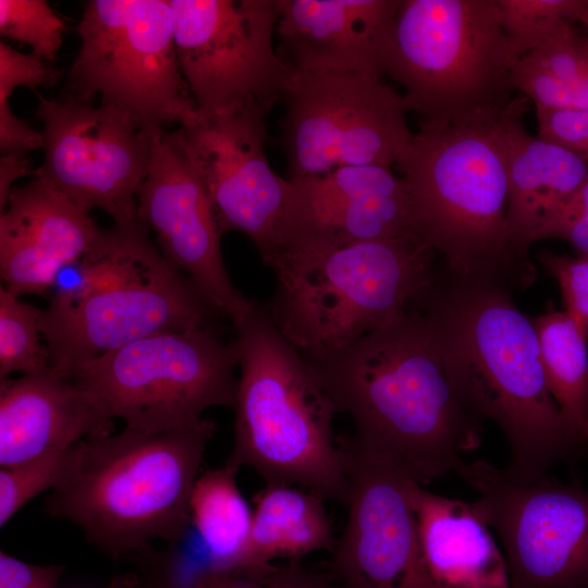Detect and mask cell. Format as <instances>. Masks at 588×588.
<instances>
[{
  "mask_svg": "<svg viewBox=\"0 0 588 588\" xmlns=\"http://www.w3.org/2000/svg\"><path fill=\"white\" fill-rule=\"evenodd\" d=\"M355 450L382 457L425 486L457 474L481 443L482 421L458 393L424 313L412 307L351 345L304 358Z\"/></svg>",
  "mask_w": 588,
  "mask_h": 588,
  "instance_id": "obj_1",
  "label": "cell"
},
{
  "mask_svg": "<svg viewBox=\"0 0 588 588\" xmlns=\"http://www.w3.org/2000/svg\"><path fill=\"white\" fill-rule=\"evenodd\" d=\"M495 283L445 274L417 306L468 408L503 430L511 450L505 474L518 481L547 476L583 449L549 390L532 319Z\"/></svg>",
  "mask_w": 588,
  "mask_h": 588,
  "instance_id": "obj_2",
  "label": "cell"
},
{
  "mask_svg": "<svg viewBox=\"0 0 588 588\" xmlns=\"http://www.w3.org/2000/svg\"><path fill=\"white\" fill-rule=\"evenodd\" d=\"M530 101L517 94L500 115L467 124H425L395 163L411 201L415 235L446 274L512 290L536 275L507 226V151Z\"/></svg>",
  "mask_w": 588,
  "mask_h": 588,
  "instance_id": "obj_3",
  "label": "cell"
},
{
  "mask_svg": "<svg viewBox=\"0 0 588 588\" xmlns=\"http://www.w3.org/2000/svg\"><path fill=\"white\" fill-rule=\"evenodd\" d=\"M216 424L88 438L75 444L44 501L45 512L76 526L111 559L144 553L151 540L179 541Z\"/></svg>",
  "mask_w": 588,
  "mask_h": 588,
  "instance_id": "obj_4",
  "label": "cell"
},
{
  "mask_svg": "<svg viewBox=\"0 0 588 588\" xmlns=\"http://www.w3.org/2000/svg\"><path fill=\"white\" fill-rule=\"evenodd\" d=\"M51 292L39 327L51 367L66 377L136 340L207 327L213 311L164 259L140 220L101 229Z\"/></svg>",
  "mask_w": 588,
  "mask_h": 588,
  "instance_id": "obj_5",
  "label": "cell"
},
{
  "mask_svg": "<svg viewBox=\"0 0 588 588\" xmlns=\"http://www.w3.org/2000/svg\"><path fill=\"white\" fill-rule=\"evenodd\" d=\"M234 329L240 377L225 463L250 467L266 483L302 487L345 504L348 483L333 437V403L265 306L255 301Z\"/></svg>",
  "mask_w": 588,
  "mask_h": 588,
  "instance_id": "obj_6",
  "label": "cell"
},
{
  "mask_svg": "<svg viewBox=\"0 0 588 588\" xmlns=\"http://www.w3.org/2000/svg\"><path fill=\"white\" fill-rule=\"evenodd\" d=\"M417 236L281 249L265 306L304 358L333 354L417 306L440 280Z\"/></svg>",
  "mask_w": 588,
  "mask_h": 588,
  "instance_id": "obj_7",
  "label": "cell"
},
{
  "mask_svg": "<svg viewBox=\"0 0 588 588\" xmlns=\"http://www.w3.org/2000/svg\"><path fill=\"white\" fill-rule=\"evenodd\" d=\"M512 59L495 0H401L384 75L419 123L467 124L514 100Z\"/></svg>",
  "mask_w": 588,
  "mask_h": 588,
  "instance_id": "obj_8",
  "label": "cell"
},
{
  "mask_svg": "<svg viewBox=\"0 0 588 588\" xmlns=\"http://www.w3.org/2000/svg\"><path fill=\"white\" fill-rule=\"evenodd\" d=\"M79 49L65 97L101 103L156 132L193 123L199 112L184 79L169 0H88L76 27Z\"/></svg>",
  "mask_w": 588,
  "mask_h": 588,
  "instance_id": "obj_9",
  "label": "cell"
},
{
  "mask_svg": "<svg viewBox=\"0 0 588 588\" xmlns=\"http://www.w3.org/2000/svg\"><path fill=\"white\" fill-rule=\"evenodd\" d=\"M237 356L210 327L152 334L75 368L69 376L125 428L197 425L212 406L233 407Z\"/></svg>",
  "mask_w": 588,
  "mask_h": 588,
  "instance_id": "obj_10",
  "label": "cell"
},
{
  "mask_svg": "<svg viewBox=\"0 0 588 588\" xmlns=\"http://www.w3.org/2000/svg\"><path fill=\"white\" fill-rule=\"evenodd\" d=\"M283 101L289 179L346 166L391 168L413 136L403 95L377 76L294 71Z\"/></svg>",
  "mask_w": 588,
  "mask_h": 588,
  "instance_id": "obj_11",
  "label": "cell"
},
{
  "mask_svg": "<svg viewBox=\"0 0 588 588\" xmlns=\"http://www.w3.org/2000/svg\"><path fill=\"white\" fill-rule=\"evenodd\" d=\"M184 79L200 114L255 108L266 117L294 74L273 48L279 0H169Z\"/></svg>",
  "mask_w": 588,
  "mask_h": 588,
  "instance_id": "obj_12",
  "label": "cell"
},
{
  "mask_svg": "<svg viewBox=\"0 0 588 588\" xmlns=\"http://www.w3.org/2000/svg\"><path fill=\"white\" fill-rule=\"evenodd\" d=\"M457 475L505 552L511 588H588V491L547 476L518 481L483 460Z\"/></svg>",
  "mask_w": 588,
  "mask_h": 588,
  "instance_id": "obj_13",
  "label": "cell"
},
{
  "mask_svg": "<svg viewBox=\"0 0 588 588\" xmlns=\"http://www.w3.org/2000/svg\"><path fill=\"white\" fill-rule=\"evenodd\" d=\"M44 161L36 177L89 212L132 224L151 162L155 133L128 113L100 103L47 99L37 94Z\"/></svg>",
  "mask_w": 588,
  "mask_h": 588,
  "instance_id": "obj_14",
  "label": "cell"
},
{
  "mask_svg": "<svg viewBox=\"0 0 588 588\" xmlns=\"http://www.w3.org/2000/svg\"><path fill=\"white\" fill-rule=\"evenodd\" d=\"M338 445L348 483L347 517L327 573L346 588H440L422 553L412 479L343 438Z\"/></svg>",
  "mask_w": 588,
  "mask_h": 588,
  "instance_id": "obj_15",
  "label": "cell"
},
{
  "mask_svg": "<svg viewBox=\"0 0 588 588\" xmlns=\"http://www.w3.org/2000/svg\"><path fill=\"white\" fill-rule=\"evenodd\" d=\"M266 115L255 108L200 114L177 131L221 233L238 231L270 267L280 244L287 179L265 154Z\"/></svg>",
  "mask_w": 588,
  "mask_h": 588,
  "instance_id": "obj_16",
  "label": "cell"
},
{
  "mask_svg": "<svg viewBox=\"0 0 588 588\" xmlns=\"http://www.w3.org/2000/svg\"><path fill=\"white\" fill-rule=\"evenodd\" d=\"M137 216L152 231L164 259L185 275L213 309L233 326L252 311L231 282L221 252V231L207 192L177 128L155 133L148 175L137 196Z\"/></svg>",
  "mask_w": 588,
  "mask_h": 588,
  "instance_id": "obj_17",
  "label": "cell"
},
{
  "mask_svg": "<svg viewBox=\"0 0 588 588\" xmlns=\"http://www.w3.org/2000/svg\"><path fill=\"white\" fill-rule=\"evenodd\" d=\"M413 235L408 192L391 168L346 166L321 175L287 179L278 253L287 247L344 246Z\"/></svg>",
  "mask_w": 588,
  "mask_h": 588,
  "instance_id": "obj_18",
  "label": "cell"
},
{
  "mask_svg": "<svg viewBox=\"0 0 588 588\" xmlns=\"http://www.w3.org/2000/svg\"><path fill=\"white\" fill-rule=\"evenodd\" d=\"M89 216L40 180L12 188L0 212V275L13 295H46L100 233Z\"/></svg>",
  "mask_w": 588,
  "mask_h": 588,
  "instance_id": "obj_19",
  "label": "cell"
},
{
  "mask_svg": "<svg viewBox=\"0 0 588 588\" xmlns=\"http://www.w3.org/2000/svg\"><path fill=\"white\" fill-rule=\"evenodd\" d=\"M401 0H279L277 34L296 72L384 75Z\"/></svg>",
  "mask_w": 588,
  "mask_h": 588,
  "instance_id": "obj_20",
  "label": "cell"
},
{
  "mask_svg": "<svg viewBox=\"0 0 588 588\" xmlns=\"http://www.w3.org/2000/svg\"><path fill=\"white\" fill-rule=\"evenodd\" d=\"M113 418L53 368L0 382V466L20 464L113 432Z\"/></svg>",
  "mask_w": 588,
  "mask_h": 588,
  "instance_id": "obj_21",
  "label": "cell"
},
{
  "mask_svg": "<svg viewBox=\"0 0 588 588\" xmlns=\"http://www.w3.org/2000/svg\"><path fill=\"white\" fill-rule=\"evenodd\" d=\"M409 498L427 566L440 588H511L505 556L471 502L413 480Z\"/></svg>",
  "mask_w": 588,
  "mask_h": 588,
  "instance_id": "obj_22",
  "label": "cell"
},
{
  "mask_svg": "<svg viewBox=\"0 0 588 588\" xmlns=\"http://www.w3.org/2000/svg\"><path fill=\"white\" fill-rule=\"evenodd\" d=\"M588 161L556 144L530 136L520 120L507 151V226L517 249L528 257L534 236L577 191Z\"/></svg>",
  "mask_w": 588,
  "mask_h": 588,
  "instance_id": "obj_23",
  "label": "cell"
},
{
  "mask_svg": "<svg viewBox=\"0 0 588 588\" xmlns=\"http://www.w3.org/2000/svg\"><path fill=\"white\" fill-rule=\"evenodd\" d=\"M324 499L301 487L266 483L253 498L254 514L244 551L230 571L250 574L277 559L299 562L336 543Z\"/></svg>",
  "mask_w": 588,
  "mask_h": 588,
  "instance_id": "obj_24",
  "label": "cell"
},
{
  "mask_svg": "<svg viewBox=\"0 0 588 588\" xmlns=\"http://www.w3.org/2000/svg\"><path fill=\"white\" fill-rule=\"evenodd\" d=\"M512 85L536 111L588 109V34L563 27L514 62Z\"/></svg>",
  "mask_w": 588,
  "mask_h": 588,
  "instance_id": "obj_25",
  "label": "cell"
},
{
  "mask_svg": "<svg viewBox=\"0 0 588 588\" xmlns=\"http://www.w3.org/2000/svg\"><path fill=\"white\" fill-rule=\"evenodd\" d=\"M549 390L581 449L588 445V339L563 309L549 305L532 319Z\"/></svg>",
  "mask_w": 588,
  "mask_h": 588,
  "instance_id": "obj_26",
  "label": "cell"
},
{
  "mask_svg": "<svg viewBox=\"0 0 588 588\" xmlns=\"http://www.w3.org/2000/svg\"><path fill=\"white\" fill-rule=\"evenodd\" d=\"M229 464L199 475L189 499L191 524L209 556L207 567L230 572L247 543L254 511Z\"/></svg>",
  "mask_w": 588,
  "mask_h": 588,
  "instance_id": "obj_27",
  "label": "cell"
},
{
  "mask_svg": "<svg viewBox=\"0 0 588 588\" xmlns=\"http://www.w3.org/2000/svg\"><path fill=\"white\" fill-rule=\"evenodd\" d=\"M61 73L35 54L24 53L0 40V150L29 152L42 148L41 132L19 119L10 107V96L19 86L33 91L54 85Z\"/></svg>",
  "mask_w": 588,
  "mask_h": 588,
  "instance_id": "obj_28",
  "label": "cell"
},
{
  "mask_svg": "<svg viewBox=\"0 0 588 588\" xmlns=\"http://www.w3.org/2000/svg\"><path fill=\"white\" fill-rule=\"evenodd\" d=\"M39 308L0 286V378L30 375L51 367L39 327Z\"/></svg>",
  "mask_w": 588,
  "mask_h": 588,
  "instance_id": "obj_29",
  "label": "cell"
},
{
  "mask_svg": "<svg viewBox=\"0 0 588 588\" xmlns=\"http://www.w3.org/2000/svg\"><path fill=\"white\" fill-rule=\"evenodd\" d=\"M514 62L567 25L579 22L584 0H495Z\"/></svg>",
  "mask_w": 588,
  "mask_h": 588,
  "instance_id": "obj_30",
  "label": "cell"
},
{
  "mask_svg": "<svg viewBox=\"0 0 588 588\" xmlns=\"http://www.w3.org/2000/svg\"><path fill=\"white\" fill-rule=\"evenodd\" d=\"M65 25L46 0H0V34L27 45L32 53L53 62L62 46Z\"/></svg>",
  "mask_w": 588,
  "mask_h": 588,
  "instance_id": "obj_31",
  "label": "cell"
},
{
  "mask_svg": "<svg viewBox=\"0 0 588 588\" xmlns=\"http://www.w3.org/2000/svg\"><path fill=\"white\" fill-rule=\"evenodd\" d=\"M164 588H346L327 572L304 567L299 562H287L250 574H235L205 567L185 585L166 581Z\"/></svg>",
  "mask_w": 588,
  "mask_h": 588,
  "instance_id": "obj_32",
  "label": "cell"
},
{
  "mask_svg": "<svg viewBox=\"0 0 588 588\" xmlns=\"http://www.w3.org/2000/svg\"><path fill=\"white\" fill-rule=\"evenodd\" d=\"M72 448L20 464L0 466L1 528L28 501L56 487L65 469Z\"/></svg>",
  "mask_w": 588,
  "mask_h": 588,
  "instance_id": "obj_33",
  "label": "cell"
},
{
  "mask_svg": "<svg viewBox=\"0 0 588 588\" xmlns=\"http://www.w3.org/2000/svg\"><path fill=\"white\" fill-rule=\"evenodd\" d=\"M538 260L558 281L564 310L588 339V256L572 257L541 252Z\"/></svg>",
  "mask_w": 588,
  "mask_h": 588,
  "instance_id": "obj_34",
  "label": "cell"
},
{
  "mask_svg": "<svg viewBox=\"0 0 588 588\" xmlns=\"http://www.w3.org/2000/svg\"><path fill=\"white\" fill-rule=\"evenodd\" d=\"M559 238L579 256H588V175L577 191L548 219L532 242Z\"/></svg>",
  "mask_w": 588,
  "mask_h": 588,
  "instance_id": "obj_35",
  "label": "cell"
},
{
  "mask_svg": "<svg viewBox=\"0 0 588 588\" xmlns=\"http://www.w3.org/2000/svg\"><path fill=\"white\" fill-rule=\"evenodd\" d=\"M538 137L588 161V109L536 111Z\"/></svg>",
  "mask_w": 588,
  "mask_h": 588,
  "instance_id": "obj_36",
  "label": "cell"
},
{
  "mask_svg": "<svg viewBox=\"0 0 588 588\" xmlns=\"http://www.w3.org/2000/svg\"><path fill=\"white\" fill-rule=\"evenodd\" d=\"M64 566L37 565L0 551V588H57Z\"/></svg>",
  "mask_w": 588,
  "mask_h": 588,
  "instance_id": "obj_37",
  "label": "cell"
},
{
  "mask_svg": "<svg viewBox=\"0 0 588 588\" xmlns=\"http://www.w3.org/2000/svg\"><path fill=\"white\" fill-rule=\"evenodd\" d=\"M35 169L27 152H9L0 157V212L4 210L13 183L21 177L34 176Z\"/></svg>",
  "mask_w": 588,
  "mask_h": 588,
  "instance_id": "obj_38",
  "label": "cell"
},
{
  "mask_svg": "<svg viewBox=\"0 0 588 588\" xmlns=\"http://www.w3.org/2000/svg\"><path fill=\"white\" fill-rule=\"evenodd\" d=\"M119 588H164L157 581H146L133 575L117 576Z\"/></svg>",
  "mask_w": 588,
  "mask_h": 588,
  "instance_id": "obj_39",
  "label": "cell"
},
{
  "mask_svg": "<svg viewBox=\"0 0 588 588\" xmlns=\"http://www.w3.org/2000/svg\"><path fill=\"white\" fill-rule=\"evenodd\" d=\"M579 22L584 25V27L587 29V34H588V10L584 9L581 15H580V19H579Z\"/></svg>",
  "mask_w": 588,
  "mask_h": 588,
  "instance_id": "obj_40",
  "label": "cell"
},
{
  "mask_svg": "<svg viewBox=\"0 0 588 588\" xmlns=\"http://www.w3.org/2000/svg\"><path fill=\"white\" fill-rule=\"evenodd\" d=\"M584 4H585L586 9L588 10V0H584Z\"/></svg>",
  "mask_w": 588,
  "mask_h": 588,
  "instance_id": "obj_41",
  "label": "cell"
}]
</instances>
